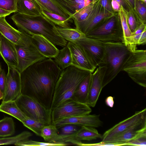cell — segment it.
I'll return each mask as SVG.
<instances>
[{
  "label": "cell",
  "instance_id": "1",
  "mask_svg": "<svg viewBox=\"0 0 146 146\" xmlns=\"http://www.w3.org/2000/svg\"><path fill=\"white\" fill-rule=\"evenodd\" d=\"M62 71L51 58L33 64L21 72V94L33 98L51 110L55 88Z\"/></svg>",
  "mask_w": 146,
  "mask_h": 146
},
{
  "label": "cell",
  "instance_id": "2",
  "mask_svg": "<svg viewBox=\"0 0 146 146\" xmlns=\"http://www.w3.org/2000/svg\"><path fill=\"white\" fill-rule=\"evenodd\" d=\"M11 17L18 29L31 36L42 35L54 45L64 47L67 41L57 31L56 25L43 15L31 16L18 12Z\"/></svg>",
  "mask_w": 146,
  "mask_h": 146
},
{
  "label": "cell",
  "instance_id": "3",
  "mask_svg": "<svg viewBox=\"0 0 146 146\" xmlns=\"http://www.w3.org/2000/svg\"><path fill=\"white\" fill-rule=\"evenodd\" d=\"M104 44L106 54L104 62L98 66L102 88L121 71L124 61L131 52L122 42Z\"/></svg>",
  "mask_w": 146,
  "mask_h": 146
},
{
  "label": "cell",
  "instance_id": "4",
  "mask_svg": "<svg viewBox=\"0 0 146 146\" xmlns=\"http://www.w3.org/2000/svg\"><path fill=\"white\" fill-rule=\"evenodd\" d=\"M91 73L72 65L63 70L55 88L51 110L66 100L72 98L79 84Z\"/></svg>",
  "mask_w": 146,
  "mask_h": 146
},
{
  "label": "cell",
  "instance_id": "5",
  "mask_svg": "<svg viewBox=\"0 0 146 146\" xmlns=\"http://www.w3.org/2000/svg\"><path fill=\"white\" fill-rule=\"evenodd\" d=\"M86 36L104 43H123V32L118 13L106 19Z\"/></svg>",
  "mask_w": 146,
  "mask_h": 146
},
{
  "label": "cell",
  "instance_id": "6",
  "mask_svg": "<svg viewBox=\"0 0 146 146\" xmlns=\"http://www.w3.org/2000/svg\"><path fill=\"white\" fill-rule=\"evenodd\" d=\"M124 71L135 82L146 87V50H137L131 52L123 65Z\"/></svg>",
  "mask_w": 146,
  "mask_h": 146
},
{
  "label": "cell",
  "instance_id": "7",
  "mask_svg": "<svg viewBox=\"0 0 146 146\" xmlns=\"http://www.w3.org/2000/svg\"><path fill=\"white\" fill-rule=\"evenodd\" d=\"M17 105L28 117L40 121L45 125L52 123L51 111L33 98L21 94L15 100Z\"/></svg>",
  "mask_w": 146,
  "mask_h": 146
},
{
  "label": "cell",
  "instance_id": "8",
  "mask_svg": "<svg viewBox=\"0 0 146 146\" xmlns=\"http://www.w3.org/2000/svg\"><path fill=\"white\" fill-rule=\"evenodd\" d=\"M90 107L72 98L67 100L52 110V123L62 118L89 114L92 111Z\"/></svg>",
  "mask_w": 146,
  "mask_h": 146
},
{
  "label": "cell",
  "instance_id": "9",
  "mask_svg": "<svg viewBox=\"0 0 146 146\" xmlns=\"http://www.w3.org/2000/svg\"><path fill=\"white\" fill-rule=\"evenodd\" d=\"M100 0H96L88 16L83 21L74 23L76 28L86 36L106 19L115 13L110 12L101 5Z\"/></svg>",
  "mask_w": 146,
  "mask_h": 146
},
{
  "label": "cell",
  "instance_id": "10",
  "mask_svg": "<svg viewBox=\"0 0 146 146\" xmlns=\"http://www.w3.org/2000/svg\"><path fill=\"white\" fill-rule=\"evenodd\" d=\"M76 43L82 47L94 66L97 67L104 62L106 54L104 43L86 36L78 41Z\"/></svg>",
  "mask_w": 146,
  "mask_h": 146
},
{
  "label": "cell",
  "instance_id": "11",
  "mask_svg": "<svg viewBox=\"0 0 146 146\" xmlns=\"http://www.w3.org/2000/svg\"><path fill=\"white\" fill-rule=\"evenodd\" d=\"M146 121V109L136 111L131 117L120 122L106 131L102 135V142H105L114 136Z\"/></svg>",
  "mask_w": 146,
  "mask_h": 146
},
{
  "label": "cell",
  "instance_id": "12",
  "mask_svg": "<svg viewBox=\"0 0 146 146\" xmlns=\"http://www.w3.org/2000/svg\"><path fill=\"white\" fill-rule=\"evenodd\" d=\"M5 17H0V34L15 45L27 46L33 44L32 36L13 27Z\"/></svg>",
  "mask_w": 146,
  "mask_h": 146
},
{
  "label": "cell",
  "instance_id": "13",
  "mask_svg": "<svg viewBox=\"0 0 146 146\" xmlns=\"http://www.w3.org/2000/svg\"><path fill=\"white\" fill-rule=\"evenodd\" d=\"M3 101L15 100L21 94V73L16 68L9 65Z\"/></svg>",
  "mask_w": 146,
  "mask_h": 146
},
{
  "label": "cell",
  "instance_id": "14",
  "mask_svg": "<svg viewBox=\"0 0 146 146\" xmlns=\"http://www.w3.org/2000/svg\"><path fill=\"white\" fill-rule=\"evenodd\" d=\"M15 47L18 58L16 68L20 73L33 64L46 58L38 51L33 44L27 46L15 45Z\"/></svg>",
  "mask_w": 146,
  "mask_h": 146
},
{
  "label": "cell",
  "instance_id": "15",
  "mask_svg": "<svg viewBox=\"0 0 146 146\" xmlns=\"http://www.w3.org/2000/svg\"><path fill=\"white\" fill-rule=\"evenodd\" d=\"M57 128L67 124H73L94 127L102 126L103 122L100 118V115L89 114L62 118L52 123Z\"/></svg>",
  "mask_w": 146,
  "mask_h": 146
},
{
  "label": "cell",
  "instance_id": "16",
  "mask_svg": "<svg viewBox=\"0 0 146 146\" xmlns=\"http://www.w3.org/2000/svg\"><path fill=\"white\" fill-rule=\"evenodd\" d=\"M67 45L71 53L72 65L93 73L96 67L91 63L82 47L76 43L70 42Z\"/></svg>",
  "mask_w": 146,
  "mask_h": 146
},
{
  "label": "cell",
  "instance_id": "17",
  "mask_svg": "<svg viewBox=\"0 0 146 146\" xmlns=\"http://www.w3.org/2000/svg\"><path fill=\"white\" fill-rule=\"evenodd\" d=\"M100 133L94 127L81 126L80 129L75 133L71 135L62 137L65 143L80 145L82 140L91 141L102 138Z\"/></svg>",
  "mask_w": 146,
  "mask_h": 146
},
{
  "label": "cell",
  "instance_id": "18",
  "mask_svg": "<svg viewBox=\"0 0 146 146\" xmlns=\"http://www.w3.org/2000/svg\"><path fill=\"white\" fill-rule=\"evenodd\" d=\"M146 133V121L110 138L105 142L124 143Z\"/></svg>",
  "mask_w": 146,
  "mask_h": 146
},
{
  "label": "cell",
  "instance_id": "19",
  "mask_svg": "<svg viewBox=\"0 0 146 146\" xmlns=\"http://www.w3.org/2000/svg\"><path fill=\"white\" fill-rule=\"evenodd\" d=\"M0 55L7 65L17 68L18 58L15 45L2 35L0 36Z\"/></svg>",
  "mask_w": 146,
  "mask_h": 146
},
{
  "label": "cell",
  "instance_id": "20",
  "mask_svg": "<svg viewBox=\"0 0 146 146\" xmlns=\"http://www.w3.org/2000/svg\"><path fill=\"white\" fill-rule=\"evenodd\" d=\"M31 41L38 51L46 58H54L59 52L55 45L42 35L32 36Z\"/></svg>",
  "mask_w": 146,
  "mask_h": 146
},
{
  "label": "cell",
  "instance_id": "21",
  "mask_svg": "<svg viewBox=\"0 0 146 146\" xmlns=\"http://www.w3.org/2000/svg\"><path fill=\"white\" fill-rule=\"evenodd\" d=\"M94 72L91 74L88 94L86 103L92 107L95 106L103 88L98 68Z\"/></svg>",
  "mask_w": 146,
  "mask_h": 146
},
{
  "label": "cell",
  "instance_id": "22",
  "mask_svg": "<svg viewBox=\"0 0 146 146\" xmlns=\"http://www.w3.org/2000/svg\"><path fill=\"white\" fill-rule=\"evenodd\" d=\"M17 12L31 16L42 15V8L35 0H17Z\"/></svg>",
  "mask_w": 146,
  "mask_h": 146
},
{
  "label": "cell",
  "instance_id": "23",
  "mask_svg": "<svg viewBox=\"0 0 146 146\" xmlns=\"http://www.w3.org/2000/svg\"><path fill=\"white\" fill-rule=\"evenodd\" d=\"M123 34V41L128 49L131 52H133L137 49L134 47L132 42V33L128 25L126 16V11L122 6L118 12Z\"/></svg>",
  "mask_w": 146,
  "mask_h": 146
},
{
  "label": "cell",
  "instance_id": "24",
  "mask_svg": "<svg viewBox=\"0 0 146 146\" xmlns=\"http://www.w3.org/2000/svg\"><path fill=\"white\" fill-rule=\"evenodd\" d=\"M72 15L88 5L92 0H52Z\"/></svg>",
  "mask_w": 146,
  "mask_h": 146
},
{
  "label": "cell",
  "instance_id": "25",
  "mask_svg": "<svg viewBox=\"0 0 146 146\" xmlns=\"http://www.w3.org/2000/svg\"><path fill=\"white\" fill-rule=\"evenodd\" d=\"M0 111L12 116L21 122L27 117L18 107L15 100L2 101L0 105Z\"/></svg>",
  "mask_w": 146,
  "mask_h": 146
},
{
  "label": "cell",
  "instance_id": "26",
  "mask_svg": "<svg viewBox=\"0 0 146 146\" xmlns=\"http://www.w3.org/2000/svg\"><path fill=\"white\" fill-rule=\"evenodd\" d=\"M92 73H90L80 83L73 94L72 99L86 104Z\"/></svg>",
  "mask_w": 146,
  "mask_h": 146
},
{
  "label": "cell",
  "instance_id": "27",
  "mask_svg": "<svg viewBox=\"0 0 146 146\" xmlns=\"http://www.w3.org/2000/svg\"><path fill=\"white\" fill-rule=\"evenodd\" d=\"M40 136L47 142L65 143L62 137L59 134L58 128L52 123L44 127Z\"/></svg>",
  "mask_w": 146,
  "mask_h": 146
},
{
  "label": "cell",
  "instance_id": "28",
  "mask_svg": "<svg viewBox=\"0 0 146 146\" xmlns=\"http://www.w3.org/2000/svg\"><path fill=\"white\" fill-rule=\"evenodd\" d=\"M35 0L42 9L67 18H72V15L70 14L52 0Z\"/></svg>",
  "mask_w": 146,
  "mask_h": 146
},
{
  "label": "cell",
  "instance_id": "29",
  "mask_svg": "<svg viewBox=\"0 0 146 146\" xmlns=\"http://www.w3.org/2000/svg\"><path fill=\"white\" fill-rule=\"evenodd\" d=\"M53 58L54 62L62 70L72 65L71 53L67 45L59 50L58 54Z\"/></svg>",
  "mask_w": 146,
  "mask_h": 146
},
{
  "label": "cell",
  "instance_id": "30",
  "mask_svg": "<svg viewBox=\"0 0 146 146\" xmlns=\"http://www.w3.org/2000/svg\"><path fill=\"white\" fill-rule=\"evenodd\" d=\"M56 29L60 36L68 42L74 43L86 37V35L76 29L63 28L56 26Z\"/></svg>",
  "mask_w": 146,
  "mask_h": 146
},
{
  "label": "cell",
  "instance_id": "31",
  "mask_svg": "<svg viewBox=\"0 0 146 146\" xmlns=\"http://www.w3.org/2000/svg\"><path fill=\"white\" fill-rule=\"evenodd\" d=\"M41 14L55 25L63 28H71L70 22L73 21L72 18H67L57 14L48 12L42 9Z\"/></svg>",
  "mask_w": 146,
  "mask_h": 146
},
{
  "label": "cell",
  "instance_id": "32",
  "mask_svg": "<svg viewBox=\"0 0 146 146\" xmlns=\"http://www.w3.org/2000/svg\"><path fill=\"white\" fill-rule=\"evenodd\" d=\"M15 132V123L12 117H6L0 120V137L11 136Z\"/></svg>",
  "mask_w": 146,
  "mask_h": 146
},
{
  "label": "cell",
  "instance_id": "33",
  "mask_svg": "<svg viewBox=\"0 0 146 146\" xmlns=\"http://www.w3.org/2000/svg\"><path fill=\"white\" fill-rule=\"evenodd\" d=\"M33 134L27 131H24L15 136L0 138V145L14 144L29 140Z\"/></svg>",
  "mask_w": 146,
  "mask_h": 146
},
{
  "label": "cell",
  "instance_id": "34",
  "mask_svg": "<svg viewBox=\"0 0 146 146\" xmlns=\"http://www.w3.org/2000/svg\"><path fill=\"white\" fill-rule=\"evenodd\" d=\"M126 16L128 25L132 33L139 26L143 24L139 19L133 9H131L126 11Z\"/></svg>",
  "mask_w": 146,
  "mask_h": 146
},
{
  "label": "cell",
  "instance_id": "35",
  "mask_svg": "<svg viewBox=\"0 0 146 146\" xmlns=\"http://www.w3.org/2000/svg\"><path fill=\"white\" fill-rule=\"evenodd\" d=\"M96 0H92L88 5L80 9L73 15L72 19L74 23L82 21L85 19L91 12Z\"/></svg>",
  "mask_w": 146,
  "mask_h": 146
},
{
  "label": "cell",
  "instance_id": "36",
  "mask_svg": "<svg viewBox=\"0 0 146 146\" xmlns=\"http://www.w3.org/2000/svg\"><path fill=\"white\" fill-rule=\"evenodd\" d=\"M21 122L24 126L32 131L37 135L40 136L42 129L46 125L40 121L28 117Z\"/></svg>",
  "mask_w": 146,
  "mask_h": 146
},
{
  "label": "cell",
  "instance_id": "37",
  "mask_svg": "<svg viewBox=\"0 0 146 146\" xmlns=\"http://www.w3.org/2000/svg\"><path fill=\"white\" fill-rule=\"evenodd\" d=\"M133 9L143 23L146 24V3L140 0H135Z\"/></svg>",
  "mask_w": 146,
  "mask_h": 146
},
{
  "label": "cell",
  "instance_id": "38",
  "mask_svg": "<svg viewBox=\"0 0 146 146\" xmlns=\"http://www.w3.org/2000/svg\"><path fill=\"white\" fill-rule=\"evenodd\" d=\"M81 126L73 124H67L58 128L59 134L62 137L72 135L77 132Z\"/></svg>",
  "mask_w": 146,
  "mask_h": 146
},
{
  "label": "cell",
  "instance_id": "39",
  "mask_svg": "<svg viewBox=\"0 0 146 146\" xmlns=\"http://www.w3.org/2000/svg\"><path fill=\"white\" fill-rule=\"evenodd\" d=\"M70 145L67 143H49L42 142L31 140L27 141L16 144L17 146H66Z\"/></svg>",
  "mask_w": 146,
  "mask_h": 146
},
{
  "label": "cell",
  "instance_id": "40",
  "mask_svg": "<svg viewBox=\"0 0 146 146\" xmlns=\"http://www.w3.org/2000/svg\"><path fill=\"white\" fill-rule=\"evenodd\" d=\"M17 0H0V8L13 13L17 12Z\"/></svg>",
  "mask_w": 146,
  "mask_h": 146
},
{
  "label": "cell",
  "instance_id": "41",
  "mask_svg": "<svg viewBox=\"0 0 146 146\" xmlns=\"http://www.w3.org/2000/svg\"><path fill=\"white\" fill-rule=\"evenodd\" d=\"M125 145L146 146V133L126 143Z\"/></svg>",
  "mask_w": 146,
  "mask_h": 146
},
{
  "label": "cell",
  "instance_id": "42",
  "mask_svg": "<svg viewBox=\"0 0 146 146\" xmlns=\"http://www.w3.org/2000/svg\"><path fill=\"white\" fill-rule=\"evenodd\" d=\"M124 145V143H111L108 142H100L92 144H85L82 143L80 146H116Z\"/></svg>",
  "mask_w": 146,
  "mask_h": 146
},
{
  "label": "cell",
  "instance_id": "43",
  "mask_svg": "<svg viewBox=\"0 0 146 146\" xmlns=\"http://www.w3.org/2000/svg\"><path fill=\"white\" fill-rule=\"evenodd\" d=\"M7 81V75L3 69H1L0 73V90L3 93Z\"/></svg>",
  "mask_w": 146,
  "mask_h": 146
},
{
  "label": "cell",
  "instance_id": "44",
  "mask_svg": "<svg viewBox=\"0 0 146 146\" xmlns=\"http://www.w3.org/2000/svg\"><path fill=\"white\" fill-rule=\"evenodd\" d=\"M112 0H100V3L101 6L106 10L110 12L115 13L112 7Z\"/></svg>",
  "mask_w": 146,
  "mask_h": 146
},
{
  "label": "cell",
  "instance_id": "45",
  "mask_svg": "<svg viewBox=\"0 0 146 146\" xmlns=\"http://www.w3.org/2000/svg\"><path fill=\"white\" fill-rule=\"evenodd\" d=\"M111 5L113 11L115 13L119 12L121 6L116 0H112Z\"/></svg>",
  "mask_w": 146,
  "mask_h": 146
},
{
  "label": "cell",
  "instance_id": "46",
  "mask_svg": "<svg viewBox=\"0 0 146 146\" xmlns=\"http://www.w3.org/2000/svg\"><path fill=\"white\" fill-rule=\"evenodd\" d=\"M126 11L132 9L125 0H116Z\"/></svg>",
  "mask_w": 146,
  "mask_h": 146
},
{
  "label": "cell",
  "instance_id": "47",
  "mask_svg": "<svg viewBox=\"0 0 146 146\" xmlns=\"http://www.w3.org/2000/svg\"><path fill=\"white\" fill-rule=\"evenodd\" d=\"M146 43V30H144L142 33L139 40L138 45L144 44Z\"/></svg>",
  "mask_w": 146,
  "mask_h": 146
},
{
  "label": "cell",
  "instance_id": "48",
  "mask_svg": "<svg viewBox=\"0 0 146 146\" xmlns=\"http://www.w3.org/2000/svg\"><path fill=\"white\" fill-rule=\"evenodd\" d=\"M105 102L108 106L111 108H112L114 104L113 98L111 96L108 97L106 99Z\"/></svg>",
  "mask_w": 146,
  "mask_h": 146
},
{
  "label": "cell",
  "instance_id": "49",
  "mask_svg": "<svg viewBox=\"0 0 146 146\" xmlns=\"http://www.w3.org/2000/svg\"><path fill=\"white\" fill-rule=\"evenodd\" d=\"M13 12L0 8V17H6Z\"/></svg>",
  "mask_w": 146,
  "mask_h": 146
},
{
  "label": "cell",
  "instance_id": "50",
  "mask_svg": "<svg viewBox=\"0 0 146 146\" xmlns=\"http://www.w3.org/2000/svg\"><path fill=\"white\" fill-rule=\"evenodd\" d=\"M133 9H134L135 6V0H125Z\"/></svg>",
  "mask_w": 146,
  "mask_h": 146
},
{
  "label": "cell",
  "instance_id": "51",
  "mask_svg": "<svg viewBox=\"0 0 146 146\" xmlns=\"http://www.w3.org/2000/svg\"><path fill=\"white\" fill-rule=\"evenodd\" d=\"M3 97V93L0 90V100H2Z\"/></svg>",
  "mask_w": 146,
  "mask_h": 146
},
{
  "label": "cell",
  "instance_id": "52",
  "mask_svg": "<svg viewBox=\"0 0 146 146\" xmlns=\"http://www.w3.org/2000/svg\"><path fill=\"white\" fill-rule=\"evenodd\" d=\"M141 1H142L144 2V3H146V0H140Z\"/></svg>",
  "mask_w": 146,
  "mask_h": 146
},
{
  "label": "cell",
  "instance_id": "53",
  "mask_svg": "<svg viewBox=\"0 0 146 146\" xmlns=\"http://www.w3.org/2000/svg\"><path fill=\"white\" fill-rule=\"evenodd\" d=\"M1 65L0 64V72H1Z\"/></svg>",
  "mask_w": 146,
  "mask_h": 146
},
{
  "label": "cell",
  "instance_id": "54",
  "mask_svg": "<svg viewBox=\"0 0 146 146\" xmlns=\"http://www.w3.org/2000/svg\"><path fill=\"white\" fill-rule=\"evenodd\" d=\"M1 35L0 34V36H1Z\"/></svg>",
  "mask_w": 146,
  "mask_h": 146
}]
</instances>
